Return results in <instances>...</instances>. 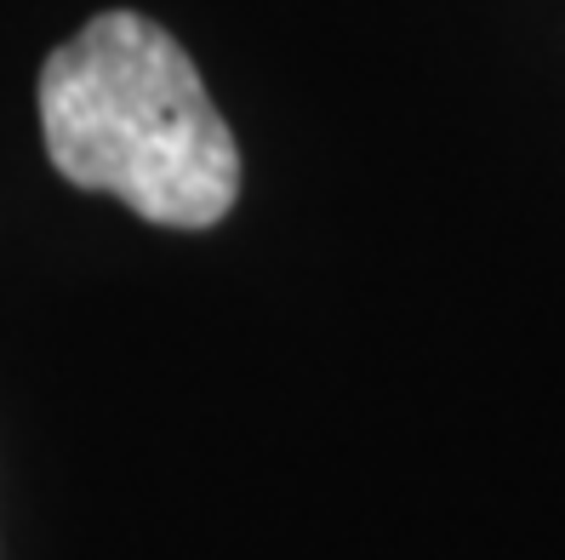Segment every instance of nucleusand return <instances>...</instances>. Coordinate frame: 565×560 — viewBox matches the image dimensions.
<instances>
[{
    "instance_id": "1",
    "label": "nucleus",
    "mask_w": 565,
    "mask_h": 560,
    "mask_svg": "<svg viewBox=\"0 0 565 560\" xmlns=\"http://www.w3.org/2000/svg\"><path fill=\"white\" fill-rule=\"evenodd\" d=\"M41 138L75 189L160 229H212L241 194V149L194 57L143 12H97L41 70Z\"/></svg>"
}]
</instances>
